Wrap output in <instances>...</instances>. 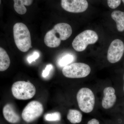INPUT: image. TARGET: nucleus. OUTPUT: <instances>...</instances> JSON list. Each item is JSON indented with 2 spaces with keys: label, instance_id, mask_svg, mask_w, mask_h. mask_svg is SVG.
Returning a JSON list of instances; mask_svg holds the SVG:
<instances>
[{
  "label": "nucleus",
  "instance_id": "nucleus-1",
  "mask_svg": "<svg viewBox=\"0 0 124 124\" xmlns=\"http://www.w3.org/2000/svg\"><path fill=\"white\" fill-rule=\"evenodd\" d=\"M13 35L15 44L20 51L25 53L32 48L31 33L24 23H18L14 25Z\"/></svg>",
  "mask_w": 124,
  "mask_h": 124
},
{
  "label": "nucleus",
  "instance_id": "nucleus-2",
  "mask_svg": "<svg viewBox=\"0 0 124 124\" xmlns=\"http://www.w3.org/2000/svg\"><path fill=\"white\" fill-rule=\"evenodd\" d=\"M14 97L20 100H27L34 97L36 93L35 87L30 82L18 81L15 82L11 87Z\"/></svg>",
  "mask_w": 124,
  "mask_h": 124
},
{
  "label": "nucleus",
  "instance_id": "nucleus-3",
  "mask_svg": "<svg viewBox=\"0 0 124 124\" xmlns=\"http://www.w3.org/2000/svg\"><path fill=\"white\" fill-rule=\"evenodd\" d=\"M98 38L97 34L94 31L86 30L76 37L72 42V46L76 51L81 52L85 50L88 45L95 44Z\"/></svg>",
  "mask_w": 124,
  "mask_h": 124
},
{
  "label": "nucleus",
  "instance_id": "nucleus-4",
  "mask_svg": "<svg viewBox=\"0 0 124 124\" xmlns=\"http://www.w3.org/2000/svg\"><path fill=\"white\" fill-rule=\"evenodd\" d=\"M77 99L79 108L82 111L89 113L93 110L95 104V97L90 89H81L77 93Z\"/></svg>",
  "mask_w": 124,
  "mask_h": 124
},
{
  "label": "nucleus",
  "instance_id": "nucleus-5",
  "mask_svg": "<svg viewBox=\"0 0 124 124\" xmlns=\"http://www.w3.org/2000/svg\"><path fill=\"white\" fill-rule=\"evenodd\" d=\"M91 72L90 67L83 63H75L64 67L62 70L63 75L70 78H80L87 76Z\"/></svg>",
  "mask_w": 124,
  "mask_h": 124
},
{
  "label": "nucleus",
  "instance_id": "nucleus-6",
  "mask_svg": "<svg viewBox=\"0 0 124 124\" xmlns=\"http://www.w3.org/2000/svg\"><path fill=\"white\" fill-rule=\"evenodd\" d=\"M44 111L42 104L37 101H32L27 104L22 113V117L28 123L32 122L40 117Z\"/></svg>",
  "mask_w": 124,
  "mask_h": 124
},
{
  "label": "nucleus",
  "instance_id": "nucleus-7",
  "mask_svg": "<svg viewBox=\"0 0 124 124\" xmlns=\"http://www.w3.org/2000/svg\"><path fill=\"white\" fill-rule=\"evenodd\" d=\"M124 52V44L121 40L116 39L111 43L108 51L107 59L111 63L119 61Z\"/></svg>",
  "mask_w": 124,
  "mask_h": 124
},
{
  "label": "nucleus",
  "instance_id": "nucleus-8",
  "mask_svg": "<svg viewBox=\"0 0 124 124\" xmlns=\"http://www.w3.org/2000/svg\"><path fill=\"white\" fill-rule=\"evenodd\" d=\"M61 4L64 10L72 13L84 12L88 7L86 0H61Z\"/></svg>",
  "mask_w": 124,
  "mask_h": 124
},
{
  "label": "nucleus",
  "instance_id": "nucleus-9",
  "mask_svg": "<svg viewBox=\"0 0 124 124\" xmlns=\"http://www.w3.org/2000/svg\"><path fill=\"white\" fill-rule=\"evenodd\" d=\"M115 90L112 87H108L103 90V97L102 100V106L105 109L112 107L115 103L116 97Z\"/></svg>",
  "mask_w": 124,
  "mask_h": 124
},
{
  "label": "nucleus",
  "instance_id": "nucleus-10",
  "mask_svg": "<svg viewBox=\"0 0 124 124\" xmlns=\"http://www.w3.org/2000/svg\"><path fill=\"white\" fill-rule=\"evenodd\" d=\"M3 114L5 119L9 123L16 124L20 121V116L11 104L8 103L5 105L3 108Z\"/></svg>",
  "mask_w": 124,
  "mask_h": 124
},
{
  "label": "nucleus",
  "instance_id": "nucleus-11",
  "mask_svg": "<svg viewBox=\"0 0 124 124\" xmlns=\"http://www.w3.org/2000/svg\"><path fill=\"white\" fill-rule=\"evenodd\" d=\"M53 29L60 35L61 40H65L70 37L72 33L71 27L66 23H60L55 24Z\"/></svg>",
  "mask_w": 124,
  "mask_h": 124
},
{
  "label": "nucleus",
  "instance_id": "nucleus-12",
  "mask_svg": "<svg viewBox=\"0 0 124 124\" xmlns=\"http://www.w3.org/2000/svg\"><path fill=\"white\" fill-rule=\"evenodd\" d=\"M61 41L55 36L53 29L46 32L44 39L45 44L50 48H56L59 46Z\"/></svg>",
  "mask_w": 124,
  "mask_h": 124
},
{
  "label": "nucleus",
  "instance_id": "nucleus-13",
  "mask_svg": "<svg viewBox=\"0 0 124 124\" xmlns=\"http://www.w3.org/2000/svg\"><path fill=\"white\" fill-rule=\"evenodd\" d=\"M15 10L18 14L24 15L27 10L25 6H29L32 4L33 0H13Z\"/></svg>",
  "mask_w": 124,
  "mask_h": 124
},
{
  "label": "nucleus",
  "instance_id": "nucleus-14",
  "mask_svg": "<svg viewBox=\"0 0 124 124\" xmlns=\"http://www.w3.org/2000/svg\"><path fill=\"white\" fill-rule=\"evenodd\" d=\"M111 17L115 21L118 31H124V12L119 10H115L112 13Z\"/></svg>",
  "mask_w": 124,
  "mask_h": 124
},
{
  "label": "nucleus",
  "instance_id": "nucleus-15",
  "mask_svg": "<svg viewBox=\"0 0 124 124\" xmlns=\"http://www.w3.org/2000/svg\"><path fill=\"white\" fill-rule=\"evenodd\" d=\"M10 64V59L7 52L4 49L0 47V71L6 70Z\"/></svg>",
  "mask_w": 124,
  "mask_h": 124
},
{
  "label": "nucleus",
  "instance_id": "nucleus-16",
  "mask_svg": "<svg viewBox=\"0 0 124 124\" xmlns=\"http://www.w3.org/2000/svg\"><path fill=\"white\" fill-rule=\"evenodd\" d=\"M82 117V114L79 111L74 109H70L67 116L68 120L72 124L80 123Z\"/></svg>",
  "mask_w": 124,
  "mask_h": 124
},
{
  "label": "nucleus",
  "instance_id": "nucleus-17",
  "mask_svg": "<svg viewBox=\"0 0 124 124\" xmlns=\"http://www.w3.org/2000/svg\"><path fill=\"white\" fill-rule=\"evenodd\" d=\"M74 60V56L70 54H64L59 59L58 61V65L61 67L69 65Z\"/></svg>",
  "mask_w": 124,
  "mask_h": 124
},
{
  "label": "nucleus",
  "instance_id": "nucleus-18",
  "mask_svg": "<svg viewBox=\"0 0 124 124\" xmlns=\"http://www.w3.org/2000/svg\"><path fill=\"white\" fill-rule=\"evenodd\" d=\"M45 120L48 121H59L61 120V114L59 112L48 113L45 116Z\"/></svg>",
  "mask_w": 124,
  "mask_h": 124
},
{
  "label": "nucleus",
  "instance_id": "nucleus-19",
  "mask_svg": "<svg viewBox=\"0 0 124 124\" xmlns=\"http://www.w3.org/2000/svg\"><path fill=\"white\" fill-rule=\"evenodd\" d=\"M108 7L112 9H115L120 4L121 0H107Z\"/></svg>",
  "mask_w": 124,
  "mask_h": 124
},
{
  "label": "nucleus",
  "instance_id": "nucleus-20",
  "mask_svg": "<svg viewBox=\"0 0 124 124\" xmlns=\"http://www.w3.org/2000/svg\"><path fill=\"white\" fill-rule=\"evenodd\" d=\"M40 56L39 53L38 51H35L32 54L29 55L27 58L28 62L29 63H31L32 62H34Z\"/></svg>",
  "mask_w": 124,
  "mask_h": 124
},
{
  "label": "nucleus",
  "instance_id": "nucleus-21",
  "mask_svg": "<svg viewBox=\"0 0 124 124\" xmlns=\"http://www.w3.org/2000/svg\"><path fill=\"white\" fill-rule=\"evenodd\" d=\"M53 66L51 64H48L46 66L44 70L42 71V75L44 78H46L49 75L51 69H53Z\"/></svg>",
  "mask_w": 124,
  "mask_h": 124
},
{
  "label": "nucleus",
  "instance_id": "nucleus-22",
  "mask_svg": "<svg viewBox=\"0 0 124 124\" xmlns=\"http://www.w3.org/2000/svg\"><path fill=\"white\" fill-rule=\"evenodd\" d=\"M87 124H99V122L96 119H93L88 121Z\"/></svg>",
  "mask_w": 124,
  "mask_h": 124
},
{
  "label": "nucleus",
  "instance_id": "nucleus-23",
  "mask_svg": "<svg viewBox=\"0 0 124 124\" xmlns=\"http://www.w3.org/2000/svg\"></svg>",
  "mask_w": 124,
  "mask_h": 124
},
{
  "label": "nucleus",
  "instance_id": "nucleus-24",
  "mask_svg": "<svg viewBox=\"0 0 124 124\" xmlns=\"http://www.w3.org/2000/svg\"><path fill=\"white\" fill-rule=\"evenodd\" d=\"M122 1H123V2H124V0H122Z\"/></svg>",
  "mask_w": 124,
  "mask_h": 124
},
{
  "label": "nucleus",
  "instance_id": "nucleus-25",
  "mask_svg": "<svg viewBox=\"0 0 124 124\" xmlns=\"http://www.w3.org/2000/svg\"><path fill=\"white\" fill-rule=\"evenodd\" d=\"M1 4V0H0V5Z\"/></svg>",
  "mask_w": 124,
  "mask_h": 124
}]
</instances>
